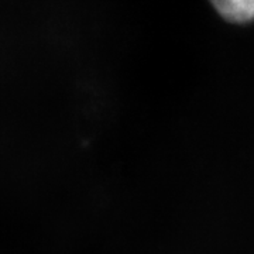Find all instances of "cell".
Instances as JSON below:
<instances>
[{
  "instance_id": "1",
  "label": "cell",
  "mask_w": 254,
  "mask_h": 254,
  "mask_svg": "<svg viewBox=\"0 0 254 254\" xmlns=\"http://www.w3.org/2000/svg\"><path fill=\"white\" fill-rule=\"evenodd\" d=\"M216 3L230 17H254V0H216Z\"/></svg>"
}]
</instances>
